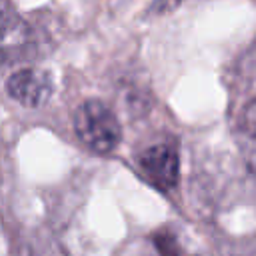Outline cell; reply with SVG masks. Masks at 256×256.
Instances as JSON below:
<instances>
[{
	"label": "cell",
	"instance_id": "cell-1",
	"mask_svg": "<svg viewBox=\"0 0 256 256\" xmlns=\"http://www.w3.org/2000/svg\"><path fill=\"white\" fill-rule=\"evenodd\" d=\"M78 138L96 154H110L122 140V126L116 114L96 98L82 102L74 114Z\"/></svg>",
	"mask_w": 256,
	"mask_h": 256
},
{
	"label": "cell",
	"instance_id": "cell-2",
	"mask_svg": "<svg viewBox=\"0 0 256 256\" xmlns=\"http://www.w3.org/2000/svg\"><path fill=\"white\" fill-rule=\"evenodd\" d=\"M140 168L146 178L160 190H172L180 180V158L168 144L148 148L140 156Z\"/></svg>",
	"mask_w": 256,
	"mask_h": 256
},
{
	"label": "cell",
	"instance_id": "cell-3",
	"mask_svg": "<svg viewBox=\"0 0 256 256\" xmlns=\"http://www.w3.org/2000/svg\"><path fill=\"white\" fill-rule=\"evenodd\" d=\"M6 90H8L10 98H14L18 104H22L26 108H36L50 98L52 80L42 70L26 68V70L14 72L8 78Z\"/></svg>",
	"mask_w": 256,
	"mask_h": 256
},
{
	"label": "cell",
	"instance_id": "cell-4",
	"mask_svg": "<svg viewBox=\"0 0 256 256\" xmlns=\"http://www.w3.org/2000/svg\"><path fill=\"white\" fill-rule=\"evenodd\" d=\"M0 40L4 44H16L24 40V22L8 0H0Z\"/></svg>",
	"mask_w": 256,
	"mask_h": 256
},
{
	"label": "cell",
	"instance_id": "cell-5",
	"mask_svg": "<svg viewBox=\"0 0 256 256\" xmlns=\"http://www.w3.org/2000/svg\"><path fill=\"white\" fill-rule=\"evenodd\" d=\"M154 242H156L160 256H186L184 248L180 246V242L172 234V230H160L158 234H154Z\"/></svg>",
	"mask_w": 256,
	"mask_h": 256
},
{
	"label": "cell",
	"instance_id": "cell-6",
	"mask_svg": "<svg viewBox=\"0 0 256 256\" xmlns=\"http://www.w3.org/2000/svg\"><path fill=\"white\" fill-rule=\"evenodd\" d=\"M184 0H156L152 6H150V12L152 14H166L174 8H178Z\"/></svg>",
	"mask_w": 256,
	"mask_h": 256
},
{
	"label": "cell",
	"instance_id": "cell-7",
	"mask_svg": "<svg viewBox=\"0 0 256 256\" xmlns=\"http://www.w3.org/2000/svg\"><path fill=\"white\" fill-rule=\"evenodd\" d=\"M250 142H252V150L256 152V128L250 132Z\"/></svg>",
	"mask_w": 256,
	"mask_h": 256
}]
</instances>
